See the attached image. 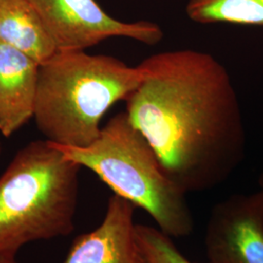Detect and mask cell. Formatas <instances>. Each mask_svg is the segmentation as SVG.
<instances>
[{
    "instance_id": "6da1fadb",
    "label": "cell",
    "mask_w": 263,
    "mask_h": 263,
    "mask_svg": "<svg viewBox=\"0 0 263 263\" xmlns=\"http://www.w3.org/2000/svg\"><path fill=\"white\" fill-rule=\"evenodd\" d=\"M142 81L126 114L185 193L224 182L243 161L244 121L223 65L193 49L164 51L140 64Z\"/></svg>"
},
{
    "instance_id": "7a4b0ae2",
    "label": "cell",
    "mask_w": 263,
    "mask_h": 263,
    "mask_svg": "<svg viewBox=\"0 0 263 263\" xmlns=\"http://www.w3.org/2000/svg\"><path fill=\"white\" fill-rule=\"evenodd\" d=\"M140 65L85 50L57 51L40 65L33 118L46 141L86 147L100 136L101 121L142 81Z\"/></svg>"
},
{
    "instance_id": "3957f363",
    "label": "cell",
    "mask_w": 263,
    "mask_h": 263,
    "mask_svg": "<svg viewBox=\"0 0 263 263\" xmlns=\"http://www.w3.org/2000/svg\"><path fill=\"white\" fill-rule=\"evenodd\" d=\"M81 168L46 140L16 153L0 177V255L73 231Z\"/></svg>"
},
{
    "instance_id": "277c9868",
    "label": "cell",
    "mask_w": 263,
    "mask_h": 263,
    "mask_svg": "<svg viewBox=\"0 0 263 263\" xmlns=\"http://www.w3.org/2000/svg\"><path fill=\"white\" fill-rule=\"evenodd\" d=\"M55 145L67 158L91 170L114 194L144 210L171 238L193 231L186 193L167 176L151 144L125 111L113 116L86 147Z\"/></svg>"
},
{
    "instance_id": "5b68a950",
    "label": "cell",
    "mask_w": 263,
    "mask_h": 263,
    "mask_svg": "<svg viewBox=\"0 0 263 263\" xmlns=\"http://www.w3.org/2000/svg\"><path fill=\"white\" fill-rule=\"evenodd\" d=\"M37 12L57 51H77L107 38H130L154 46L164 38L149 21L126 23L109 16L96 0H28Z\"/></svg>"
},
{
    "instance_id": "8992f818",
    "label": "cell",
    "mask_w": 263,
    "mask_h": 263,
    "mask_svg": "<svg viewBox=\"0 0 263 263\" xmlns=\"http://www.w3.org/2000/svg\"><path fill=\"white\" fill-rule=\"evenodd\" d=\"M209 263H263V191L234 194L213 208L205 233Z\"/></svg>"
},
{
    "instance_id": "52a82bcc",
    "label": "cell",
    "mask_w": 263,
    "mask_h": 263,
    "mask_svg": "<svg viewBox=\"0 0 263 263\" xmlns=\"http://www.w3.org/2000/svg\"><path fill=\"white\" fill-rule=\"evenodd\" d=\"M136 208L113 194L101 224L76 237L63 263H148L134 221Z\"/></svg>"
},
{
    "instance_id": "ba28073f",
    "label": "cell",
    "mask_w": 263,
    "mask_h": 263,
    "mask_svg": "<svg viewBox=\"0 0 263 263\" xmlns=\"http://www.w3.org/2000/svg\"><path fill=\"white\" fill-rule=\"evenodd\" d=\"M40 64L0 41V133L9 138L34 115Z\"/></svg>"
},
{
    "instance_id": "9c48e42d",
    "label": "cell",
    "mask_w": 263,
    "mask_h": 263,
    "mask_svg": "<svg viewBox=\"0 0 263 263\" xmlns=\"http://www.w3.org/2000/svg\"><path fill=\"white\" fill-rule=\"evenodd\" d=\"M0 41L41 65L57 52L37 12L28 0H0Z\"/></svg>"
},
{
    "instance_id": "30bf717a",
    "label": "cell",
    "mask_w": 263,
    "mask_h": 263,
    "mask_svg": "<svg viewBox=\"0 0 263 263\" xmlns=\"http://www.w3.org/2000/svg\"><path fill=\"white\" fill-rule=\"evenodd\" d=\"M185 13L192 22L202 25L263 27V0H188Z\"/></svg>"
},
{
    "instance_id": "8fae6325",
    "label": "cell",
    "mask_w": 263,
    "mask_h": 263,
    "mask_svg": "<svg viewBox=\"0 0 263 263\" xmlns=\"http://www.w3.org/2000/svg\"><path fill=\"white\" fill-rule=\"evenodd\" d=\"M141 249L148 263H197L179 252L170 236L152 226L137 224Z\"/></svg>"
},
{
    "instance_id": "7c38bea8",
    "label": "cell",
    "mask_w": 263,
    "mask_h": 263,
    "mask_svg": "<svg viewBox=\"0 0 263 263\" xmlns=\"http://www.w3.org/2000/svg\"><path fill=\"white\" fill-rule=\"evenodd\" d=\"M0 263H17L16 256L0 255Z\"/></svg>"
},
{
    "instance_id": "4fadbf2b",
    "label": "cell",
    "mask_w": 263,
    "mask_h": 263,
    "mask_svg": "<svg viewBox=\"0 0 263 263\" xmlns=\"http://www.w3.org/2000/svg\"><path fill=\"white\" fill-rule=\"evenodd\" d=\"M258 183H259V186H260V190H262L263 191V173L260 175V177H259Z\"/></svg>"
},
{
    "instance_id": "5bb4252c",
    "label": "cell",
    "mask_w": 263,
    "mask_h": 263,
    "mask_svg": "<svg viewBox=\"0 0 263 263\" xmlns=\"http://www.w3.org/2000/svg\"><path fill=\"white\" fill-rule=\"evenodd\" d=\"M1 152H2V146H1V141H0V156H1Z\"/></svg>"
}]
</instances>
